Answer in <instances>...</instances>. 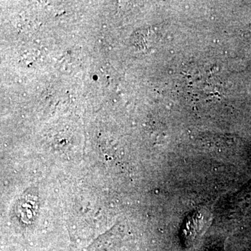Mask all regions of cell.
I'll list each match as a JSON object with an SVG mask.
<instances>
[{
    "label": "cell",
    "mask_w": 251,
    "mask_h": 251,
    "mask_svg": "<svg viewBox=\"0 0 251 251\" xmlns=\"http://www.w3.org/2000/svg\"><path fill=\"white\" fill-rule=\"evenodd\" d=\"M153 41V36L150 29H143L138 31L133 36V44L140 50L150 49Z\"/></svg>",
    "instance_id": "6da1fadb"
}]
</instances>
